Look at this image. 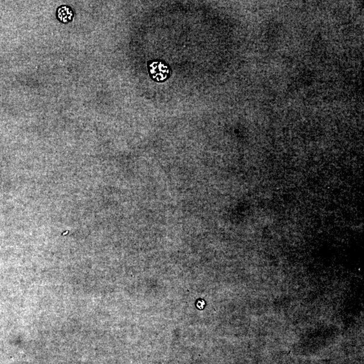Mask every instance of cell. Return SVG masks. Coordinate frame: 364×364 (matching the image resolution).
<instances>
[{
  "label": "cell",
  "instance_id": "1",
  "mask_svg": "<svg viewBox=\"0 0 364 364\" xmlns=\"http://www.w3.org/2000/svg\"><path fill=\"white\" fill-rule=\"evenodd\" d=\"M147 66L150 78L156 82L165 81L170 76V68L163 61H150L148 62Z\"/></svg>",
  "mask_w": 364,
  "mask_h": 364
},
{
  "label": "cell",
  "instance_id": "2",
  "mask_svg": "<svg viewBox=\"0 0 364 364\" xmlns=\"http://www.w3.org/2000/svg\"><path fill=\"white\" fill-rule=\"evenodd\" d=\"M73 14V10L69 7L64 6L60 7L57 11V17L59 20L63 22H68L72 20Z\"/></svg>",
  "mask_w": 364,
  "mask_h": 364
}]
</instances>
